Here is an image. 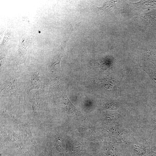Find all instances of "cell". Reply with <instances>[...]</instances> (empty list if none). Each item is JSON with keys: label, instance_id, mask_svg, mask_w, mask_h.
<instances>
[{"label": "cell", "instance_id": "cell-10", "mask_svg": "<svg viewBox=\"0 0 156 156\" xmlns=\"http://www.w3.org/2000/svg\"><path fill=\"white\" fill-rule=\"evenodd\" d=\"M40 86V81L39 79V73L34 72L32 74L28 84L27 92L28 93L31 90L38 89Z\"/></svg>", "mask_w": 156, "mask_h": 156}, {"label": "cell", "instance_id": "cell-4", "mask_svg": "<svg viewBox=\"0 0 156 156\" xmlns=\"http://www.w3.org/2000/svg\"><path fill=\"white\" fill-rule=\"evenodd\" d=\"M77 27L75 25L71 31L67 36L66 38L60 45L57 52L53 56L51 59V67L54 70H60V62L63 57L64 50L66 45L68 39L73 31Z\"/></svg>", "mask_w": 156, "mask_h": 156}, {"label": "cell", "instance_id": "cell-7", "mask_svg": "<svg viewBox=\"0 0 156 156\" xmlns=\"http://www.w3.org/2000/svg\"><path fill=\"white\" fill-rule=\"evenodd\" d=\"M122 104L120 101L116 100H107L101 104L100 109L101 111L109 110L120 111Z\"/></svg>", "mask_w": 156, "mask_h": 156}, {"label": "cell", "instance_id": "cell-15", "mask_svg": "<svg viewBox=\"0 0 156 156\" xmlns=\"http://www.w3.org/2000/svg\"><path fill=\"white\" fill-rule=\"evenodd\" d=\"M152 134H153V135L155 136V138L156 139V131L154 132Z\"/></svg>", "mask_w": 156, "mask_h": 156}, {"label": "cell", "instance_id": "cell-16", "mask_svg": "<svg viewBox=\"0 0 156 156\" xmlns=\"http://www.w3.org/2000/svg\"><path fill=\"white\" fill-rule=\"evenodd\" d=\"M106 156V155H104L103 154H100L99 155H97V156Z\"/></svg>", "mask_w": 156, "mask_h": 156}, {"label": "cell", "instance_id": "cell-11", "mask_svg": "<svg viewBox=\"0 0 156 156\" xmlns=\"http://www.w3.org/2000/svg\"><path fill=\"white\" fill-rule=\"evenodd\" d=\"M3 90H7L9 91L11 95L16 92L17 90L16 83L13 80H10L5 82L4 84Z\"/></svg>", "mask_w": 156, "mask_h": 156}, {"label": "cell", "instance_id": "cell-12", "mask_svg": "<svg viewBox=\"0 0 156 156\" xmlns=\"http://www.w3.org/2000/svg\"><path fill=\"white\" fill-rule=\"evenodd\" d=\"M140 66L151 80L156 85V71L147 67Z\"/></svg>", "mask_w": 156, "mask_h": 156}, {"label": "cell", "instance_id": "cell-2", "mask_svg": "<svg viewBox=\"0 0 156 156\" xmlns=\"http://www.w3.org/2000/svg\"><path fill=\"white\" fill-rule=\"evenodd\" d=\"M103 149L106 156H125L127 152L125 144L116 138L105 143Z\"/></svg>", "mask_w": 156, "mask_h": 156}, {"label": "cell", "instance_id": "cell-6", "mask_svg": "<svg viewBox=\"0 0 156 156\" xmlns=\"http://www.w3.org/2000/svg\"><path fill=\"white\" fill-rule=\"evenodd\" d=\"M103 118L105 125L110 127L120 123L125 122L124 116L120 111L105 114Z\"/></svg>", "mask_w": 156, "mask_h": 156}, {"label": "cell", "instance_id": "cell-8", "mask_svg": "<svg viewBox=\"0 0 156 156\" xmlns=\"http://www.w3.org/2000/svg\"><path fill=\"white\" fill-rule=\"evenodd\" d=\"M147 118L151 135L156 131V105L154 106L149 112Z\"/></svg>", "mask_w": 156, "mask_h": 156}, {"label": "cell", "instance_id": "cell-1", "mask_svg": "<svg viewBox=\"0 0 156 156\" xmlns=\"http://www.w3.org/2000/svg\"><path fill=\"white\" fill-rule=\"evenodd\" d=\"M144 140L146 143L142 144L138 142L134 136H131L124 143L127 152H129L132 156H148L152 148L146 140Z\"/></svg>", "mask_w": 156, "mask_h": 156}, {"label": "cell", "instance_id": "cell-13", "mask_svg": "<svg viewBox=\"0 0 156 156\" xmlns=\"http://www.w3.org/2000/svg\"><path fill=\"white\" fill-rule=\"evenodd\" d=\"M148 156H156V151L151 149L149 154Z\"/></svg>", "mask_w": 156, "mask_h": 156}, {"label": "cell", "instance_id": "cell-17", "mask_svg": "<svg viewBox=\"0 0 156 156\" xmlns=\"http://www.w3.org/2000/svg\"><path fill=\"white\" fill-rule=\"evenodd\" d=\"M131 156H132L131 155Z\"/></svg>", "mask_w": 156, "mask_h": 156}, {"label": "cell", "instance_id": "cell-14", "mask_svg": "<svg viewBox=\"0 0 156 156\" xmlns=\"http://www.w3.org/2000/svg\"><path fill=\"white\" fill-rule=\"evenodd\" d=\"M45 155L46 156H52L51 154L47 152L45 153Z\"/></svg>", "mask_w": 156, "mask_h": 156}, {"label": "cell", "instance_id": "cell-3", "mask_svg": "<svg viewBox=\"0 0 156 156\" xmlns=\"http://www.w3.org/2000/svg\"><path fill=\"white\" fill-rule=\"evenodd\" d=\"M125 122L119 123L110 127L109 131L112 136L124 143L131 136H133V133L128 129Z\"/></svg>", "mask_w": 156, "mask_h": 156}, {"label": "cell", "instance_id": "cell-9", "mask_svg": "<svg viewBox=\"0 0 156 156\" xmlns=\"http://www.w3.org/2000/svg\"><path fill=\"white\" fill-rule=\"evenodd\" d=\"M120 82L109 78H104L100 81V84L102 87L105 89L111 90L118 89Z\"/></svg>", "mask_w": 156, "mask_h": 156}, {"label": "cell", "instance_id": "cell-5", "mask_svg": "<svg viewBox=\"0 0 156 156\" xmlns=\"http://www.w3.org/2000/svg\"><path fill=\"white\" fill-rule=\"evenodd\" d=\"M115 1H108L104 3L100 7L93 5V9L98 14L102 15L110 14L116 12L119 8L116 5Z\"/></svg>", "mask_w": 156, "mask_h": 156}]
</instances>
